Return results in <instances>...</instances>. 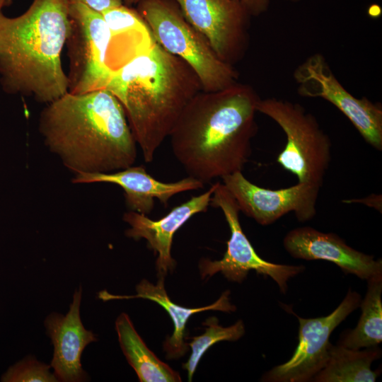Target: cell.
Returning a JSON list of instances; mask_svg holds the SVG:
<instances>
[{"instance_id":"1","label":"cell","mask_w":382,"mask_h":382,"mask_svg":"<svg viewBox=\"0 0 382 382\" xmlns=\"http://www.w3.org/2000/svg\"><path fill=\"white\" fill-rule=\"evenodd\" d=\"M260 99L252 86L238 81L193 97L169 135L172 151L188 176L205 184L243 170L257 132Z\"/></svg>"},{"instance_id":"2","label":"cell","mask_w":382,"mask_h":382,"mask_svg":"<svg viewBox=\"0 0 382 382\" xmlns=\"http://www.w3.org/2000/svg\"><path fill=\"white\" fill-rule=\"evenodd\" d=\"M38 129L47 149L75 174L121 170L137 158L124 108L106 89L68 92L47 103Z\"/></svg>"},{"instance_id":"3","label":"cell","mask_w":382,"mask_h":382,"mask_svg":"<svg viewBox=\"0 0 382 382\" xmlns=\"http://www.w3.org/2000/svg\"><path fill=\"white\" fill-rule=\"evenodd\" d=\"M105 89L122 105L146 163L153 161L186 105L202 91L192 68L156 41L113 71Z\"/></svg>"},{"instance_id":"4","label":"cell","mask_w":382,"mask_h":382,"mask_svg":"<svg viewBox=\"0 0 382 382\" xmlns=\"http://www.w3.org/2000/svg\"><path fill=\"white\" fill-rule=\"evenodd\" d=\"M69 8L66 0H33L16 17L0 10V84L5 93L47 104L69 92L61 58Z\"/></svg>"},{"instance_id":"5","label":"cell","mask_w":382,"mask_h":382,"mask_svg":"<svg viewBox=\"0 0 382 382\" xmlns=\"http://www.w3.org/2000/svg\"><path fill=\"white\" fill-rule=\"evenodd\" d=\"M136 9L155 40L192 68L203 91L221 90L238 81V71L216 55L206 38L185 19L175 1L141 0Z\"/></svg>"},{"instance_id":"6","label":"cell","mask_w":382,"mask_h":382,"mask_svg":"<svg viewBox=\"0 0 382 382\" xmlns=\"http://www.w3.org/2000/svg\"><path fill=\"white\" fill-rule=\"evenodd\" d=\"M257 110L273 120L286 135L277 162L299 183L321 187L331 161L332 144L316 117L299 103L275 98H260Z\"/></svg>"},{"instance_id":"7","label":"cell","mask_w":382,"mask_h":382,"mask_svg":"<svg viewBox=\"0 0 382 382\" xmlns=\"http://www.w3.org/2000/svg\"><path fill=\"white\" fill-rule=\"evenodd\" d=\"M65 42L69 59V92L105 89L112 71L107 64L110 32L103 15L81 4H69Z\"/></svg>"},{"instance_id":"8","label":"cell","mask_w":382,"mask_h":382,"mask_svg":"<svg viewBox=\"0 0 382 382\" xmlns=\"http://www.w3.org/2000/svg\"><path fill=\"white\" fill-rule=\"evenodd\" d=\"M210 205L222 211L231 236L226 251L221 260L212 261L203 258L199 261L201 277L209 278L220 272L227 279L241 283L250 270H255L259 274L271 277L280 291L285 293L288 280L303 272L305 267L271 262L257 255L241 228L238 206L223 183H215Z\"/></svg>"},{"instance_id":"9","label":"cell","mask_w":382,"mask_h":382,"mask_svg":"<svg viewBox=\"0 0 382 382\" xmlns=\"http://www.w3.org/2000/svg\"><path fill=\"white\" fill-rule=\"evenodd\" d=\"M298 93L320 98L335 106L372 147L382 151V106L366 97H354L337 80L324 56H309L294 71Z\"/></svg>"},{"instance_id":"10","label":"cell","mask_w":382,"mask_h":382,"mask_svg":"<svg viewBox=\"0 0 382 382\" xmlns=\"http://www.w3.org/2000/svg\"><path fill=\"white\" fill-rule=\"evenodd\" d=\"M361 303V296L349 289L340 304L328 316L303 318L299 323L298 345L291 357L262 376L263 381L307 382L322 370L328 359L330 336L332 331Z\"/></svg>"},{"instance_id":"11","label":"cell","mask_w":382,"mask_h":382,"mask_svg":"<svg viewBox=\"0 0 382 382\" xmlns=\"http://www.w3.org/2000/svg\"><path fill=\"white\" fill-rule=\"evenodd\" d=\"M185 19L231 65L241 61L249 44L250 16L236 0H173Z\"/></svg>"},{"instance_id":"12","label":"cell","mask_w":382,"mask_h":382,"mask_svg":"<svg viewBox=\"0 0 382 382\" xmlns=\"http://www.w3.org/2000/svg\"><path fill=\"white\" fill-rule=\"evenodd\" d=\"M235 199L240 212L262 226L274 223L293 212L299 221L311 220L316 214L320 187L303 183L278 190L263 188L249 181L242 171L221 178Z\"/></svg>"},{"instance_id":"13","label":"cell","mask_w":382,"mask_h":382,"mask_svg":"<svg viewBox=\"0 0 382 382\" xmlns=\"http://www.w3.org/2000/svg\"><path fill=\"white\" fill-rule=\"evenodd\" d=\"M285 250L293 257L331 262L346 274L368 280L382 276V260L349 246L333 233H323L310 226L296 228L283 239Z\"/></svg>"},{"instance_id":"14","label":"cell","mask_w":382,"mask_h":382,"mask_svg":"<svg viewBox=\"0 0 382 382\" xmlns=\"http://www.w3.org/2000/svg\"><path fill=\"white\" fill-rule=\"evenodd\" d=\"M82 289H76L68 313L53 312L45 320L47 334L54 347L51 366L59 381L81 382L88 378L81 357L84 348L97 340L95 334L86 330L81 320Z\"/></svg>"},{"instance_id":"15","label":"cell","mask_w":382,"mask_h":382,"mask_svg":"<svg viewBox=\"0 0 382 382\" xmlns=\"http://www.w3.org/2000/svg\"><path fill=\"white\" fill-rule=\"evenodd\" d=\"M214 188L215 183L205 192L192 197L156 221L133 211L124 214L122 219L130 226L125 231V235L135 240L146 239L149 247L157 254L156 265L158 278H164L175 267L170 253L174 234L192 216L207 210Z\"/></svg>"},{"instance_id":"16","label":"cell","mask_w":382,"mask_h":382,"mask_svg":"<svg viewBox=\"0 0 382 382\" xmlns=\"http://www.w3.org/2000/svg\"><path fill=\"white\" fill-rule=\"evenodd\" d=\"M72 183H108L119 185L125 192L129 211L145 215L153 210L155 199L166 205L176 194L204 187L202 182L190 176L173 183L161 182L148 173L144 167L133 166L109 173L76 174Z\"/></svg>"},{"instance_id":"17","label":"cell","mask_w":382,"mask_h":382,"mask_svg":"<svg viewBox=\"0 0 382 382\" xmlns=\"http://www.w3.org/2000/svg\"><path fill=\"white\" fill-rule=\"evenodd\" d=\"M136 291L135 295L121 296L110 294L106 290H103L98 294V297L103 301L141 298L154 301L163 308L169 314L174 325L172 335L168 336L163 345L167 359H178L188 351V343L185 341V330L187 320L192 315L208 310L228 313L236 310V307L229 301L228 290L225 291L214 303L204 307L189 308L177 305L170 299L166 293L163 277H159L156 284L143 279L137 285Z\"/></svg>"},{"instance_id":"18","label":"cell","mask_w":382,"mask_h":382,"mask_svg":"<svg viewBox=\"0 0 382 382\" xmlns=\"http://www.w3.org/2000/svg\"><path fill=\"white\" fill-rule=\"evenodd\" d=\"M101 14L110 32L107 64L112 72L149 50L156 42L137 9L122 4Z\"/></svg>"},{"instance_id":"19","label":"cell","mask_w":382,"mask_h":382,"mask_svg":"<svg viewBox=\"0 0 382 382\" xmlns=\"http://www.w3.org/2000/svg\"><path fill=\"white\" fill-rule=\"evenodd\" d=\"M115 330L120 347L141 382H179L178 372L160 360L136 331L129 316L122 313Z\"/></svg>"},{"instance_id":"20","label":"cell","mask_w":382,"mask_h":382,"mask_svg":"<svg viewBox=\"0 0 382 382\" xmlns=\"http://www.w3.org/2000/svg\"><path fill=\"white\" fill-rule=\"evenodd\" d=\"M381 356L376 346L364 350L352 349L340 345H329V357L325 367L312 379L316 382H373L380 374L371 369Z\"/></svg>"},{"instance_id":"21","label":"cell","mask_w":382,"mask_h":382,"mask_svg":"<svg viewBox=\"0 0 382 382\" xmlns=\"http://www.w3.org/2000/svg\"><path fill=\"white\" fill-rule=\"evenodd\" d=\"M367 291L361 301V314L353 330L342 333L339 344L360 349L376 347L382 341V276L367 280Z\"/></svg>"},{"instance_id":"22","label":"cell","mask_w":382,"mask_h":382,"mask_svg":"<svg viewBox=\"0 0 382 382\" xmlns=\"http://www.w3.org/2000/svg\"><path fill=\"white\" fill-rule=\"evenodd\" d=\"M202 325L206 326L205 331L201 335L192 337L191 342L188 343L192 349L191 354L187 362L183 364V369L187 371L189 381H192L202 357L210 347L221 341H236L245 333L244 323L241 320L229 327H223L219 324L217 318L212 316Z\"/></svg>"},{"instance_id":"23","label":"cell","mask_w":382,"mask_h":382,"mask_svg":"<svg viewBox=\"0 0 382 382\" xmlns=\"http://www.w3.org/2000/svg\"><path fill=\"white\" fill-rule=\"evenodd\" d=\"M51 366L28 356L10 366L2 375L3 382H56L59 381Z\"/></svg>"},{"instance_id":"24","label":"cell","mask_w":382,"mask_h":382,"mask_svg":"<svg viewBox=\"0 0 382 382\" xmlns=\"http://www.w3.org/2000/svg\"><path fill=\"white\" fill-rule=\"evenodd\" d=\"M69 4H81L88 8L103 13L112 8L123 4L122 0H66Z\"/></svg>"},{"instance_id":"25","label":"cell","mask_w":382,"mask_h":382,"mask_svg":"<svg viewBox=\"0 0 382 382\" xmlns=\"http://www.w3.org/2000/svg\"><path fill=\"white\" fill-rule=\"evenodd\" d=\"M250 14V16H258L267 11L270 0H236Z\"/></svg>"},{"instance_id":"26","label":"cell","mask_w":382,"mask_h":382,"mask_svg":"<svg viewBox=\"0 0 382 382\" xmlns=\"http://www.w3.org/2000/svg\"><path fill=\"white\" fill-rule=\"evenodd\" d=\"M345 203H361L373 207L381 213V195L372 194L369 197L360 199L344 200Z\"/></svg>"},{"instance_id":"27","label":"cell","mask_w":382,"mask_h":382,"mask_svg":"<svg viewBox=\"0 0 382 382\" xmlns=\"http://www.w3.org/2000/svg\"><path fill=\"white\" fill-rule=\"evenodd\" d=\"M141 0H122L123 4L126 6H130L134 4H137Z\"/></svg>"},{"instance_id":"28","label":"cell","mask_w":382,"mask_h":382,"mask_svg":"<svg viewBox=\"0 0 382 382\" xmlns=\"http://www.w3.org/2000/svg\"><path fill=\"white\" fill-rule=\"evenodd\" d=\"M11 2V0H0V10L4 6H8Z\"/></svg>"},{"instance_id":"29","label":"cell","mask_w":382,"mask_h":382,"mask_svg":"<svg viewBox=\"0 0 382 382\" xmlns=\"http://www.w3.org/2000/svg\"><path fill=\"white\" fill-rule=\"evenodd\" d=\"M284 1H291V2H298V1H300L301 0H284Z\"/></svg>"}]
</instances>
